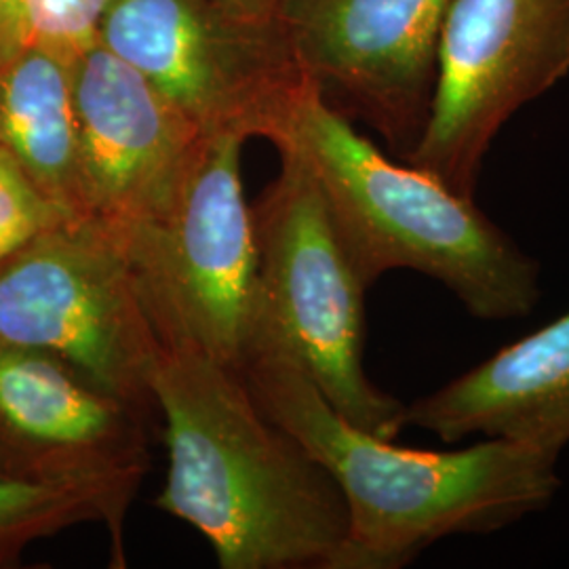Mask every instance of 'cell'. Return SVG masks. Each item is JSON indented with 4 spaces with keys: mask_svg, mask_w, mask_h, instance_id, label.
I'll return each instance as SVG.
<instances>
[{
    "mask_svg": "<svg viewBox=\"0 0 569 569\" xmlns=\"http://www.w3.org/2000/svg\"><path fill=\"white\" fill-rule=\"evenodd\" d=\"M148 420L60 357L0 342V470L131 502L150 468Z\"/></svg>",
    "mask_w": 569,
    "mask_h": 569,
    "instance_id": "8fae6325",
    "label": "cell"
},
{
    "mask_svg": "<svg viewBox=\"0 0 569 569\" xmlns=\"http://www.w3.org/2000/svg\"><path fill=\"white\" fill-rule=\"evenodd\" d=\"M68 220L77 218L53 203L16 159L0 150V264Z\"/></svg>",
    "mask_w": 569,
    "mask_h": 569,
    "instance_id": "9a60e30c",
    "label": "cell"
},
{
    "mask_svg": "<svg viewBox=\"0 0 569 569\" xmlns=\"http://www.w3.org/2000/svg\"><path fill=\"white\" fill-rule=\"evenodd\" d=\"M569 74V0H453L427 124L407 163L475 197L505 124Z\"/></svg>",
    "mask_w": 569,
    "mask_h": 569,
    "instance_id": "52a82bcc",
    "label": "cell"
},
{
    "mask_svg": "<svg viewBox=\"0 0 569 569\" xmlns=\"http://www.w3.org/2000/svg\"><path fill=\"white\" fill-rule=\"evenodd\" d=\"M154 399L169 451L157 507L201 531L220 568H333L348 531L345 498L266 416L241 371L163 350Z\"/></svg>",
    "mask_w": 569,
    "mask_h": 569,
    "instance_id": "7a4b0ae2",
    "label": "cell"
},
{
    "mask_svg": "<svg viewBox=\"0 0 569 569\" xmlns=\"http://www.w3.org/2000/svg\"><path fill=\"white\" fill-rule=\"evenodd\" d=\"M453 0H284L298 68L406 157L427 124L441 28Z\"/></svg>",
    "mask_w": 569,
    "mask_h": 569,
    "instance_id": "9c48e42d",
    "label": "cell"
},
{
    "mask_svg": "<svg viewBox=\"0 0 569 569\" xmlns=\"http://www.w3.org/2000/svg\"><path fill=\"white\" fill-rule=\"evenodd\" d=\"M284 0H222V7L237 18L249 23L262 26V16H270L274 9H281Z\"/></svg>",
    "mask_w": 569,
    "mask_h": 569,
    "instance_id": "ac0fdd59",
    "label": "cell"
},
{
    "mask_svg": "<svg viewBox=\"0 0 569 569\" xmlns=\"http://www.w3.org/2000/svg\"><path fill=\"white\" fill-rule=\"evenodd\" d=\"M253 28L204 0H112L96 41L203 133L270 140L305 72L291 53L262 56Z\"/></svg>",
    "mask_w": 569,
    "mask_h": 569,
    "instance_id": "ba28073f",
    "label": "cell"
},
{
    "mask_svg": "<svg viewBox=\"0 0 569 569\" xmlns=\"http://www.w3.org/2000/svg\"><path fill=\"white\" fill-rule=\"evenodd\" d=\"M30 42V0H0V63L20 56Z\"/></svg>",
    "mask_w": 569,
    "mask_h": 569,
    "instance_id": "e0dca14e",
    "label": "cell"
},
{
    "mask_svg": "<svg viewBox=\"0 0 569 569\" xmlns=\"http://www.w3.org/2000/svg\"><path fill=\"white\" fill-rule=\"evenodd\" d=\"M237 131L207 133L161 213L112 234L164 350L241 371L260 333V253Z\"/></svg>",
    "mask_w": 569,
    "mask_h": 569,
    "instance_id": "277c9868",
    "label": "cell"
},
{
    "mask_svg": "<svg viewBox=\"0 0 569 569\" xmlns=\"http://www.w3.org/2000/svg\"><path fill=\"white\" fill-rule=\"evenodd\" d=\"M0 150L53 203L79 218L70 56L32 41L20 56L0 63Z\"/></svg>",
    "mask_w": 569,
    "mask_h": 569,
    "instance_id": "4fadbf2b",
    "label": "cell"
},
{
    "mask_svg": "<svg viewBox=\"0 0 569 569\" xmlns=\"http://www.w3.org/2000/svg\"><path fill=\"white\" fill-rule=\"evenodd\" d=\"M131 502L91 486L42 483L0 470V569L20 566L32 542L81 523H103L112 538V566L124 568L122 526Z\"/></svg>",
    "mask_w": 569,
    "mask_h": 569,
    "instance_id": "5bb4252c",
    "label": "cell"
},
{
    "mask_svg": "<svg viewBox=\"0 0 569 569\" xmlns=\"http://www.w3.org/2000/svg\"><path fill=\"white\" fill-rule=\"evenodd\" d=\"M112 0H30L32 41L74 58L96 42L98 23Z\"/></svg>",
    "mask_w": 569,
    "mask_h": 569,
    "instance_id": "2e32d148",
    "label": "cell"
},
{
    "mask_svg": "<svg viewBox=\"0 0 569 569\" xmlns=\"http://www.w3.org/2000/svg\"><path fill=\"white\" fill-rule=\"evenodd\" d=\"M241 376L266 416L333 477L348 531L331 569L406 568L449 536L491 533L547 509L559 453L505 439L446 451L401 448L355 427L284 355L256 352Z\"/></svg>",
    "mask_w": 569,
    "mask_h": 569,
    "instance_id": "6da1fadb",
    "label": "cell"
},
{
    "mask_svg": "<svg viewBox=\"0 0 569 569\" xmlns=\"http://www.w3.org/2000/svg\"><path fill=\"white\" fill-rule=\"evenodd\" d=\"M72 98L79 218L121 234L167 209L207 133L98 41L72 58Z\"/></svg>",
    "mask_w": 569,
    "mask_h": 569,
    "instance_id": "30bf717a",
    "label": "cell"
},
{
    "mask_svg": "<svg viewBox=\"0 0 569 569\" xmlns=\"http://www.w3.org/2000/svg\"><path fill=\"white\" fill-rule=\"evenodd\" d=\"M407 427L443 443L505 439L569 446V310L406 406Z\"/></svg>",
    "mask_w": 569,
    "mask_h": 569,
    "instance_id": "7c38bea8",
    "label": "cell"
},
{
    "mask_svg": "<svg viewBox=\"0 0 569 569\" xmlns=\"http://www.w3.org/2000/svg\"><path fill=\"white\" fill-rule=\"evenodd\" d=\"M270 142L306 164L367 287L392 270H413L446 284L481 321L523 319L540 302L538 260L475 197L388 159L306 74Z\"/></svg>",
    "mask_w": 569,
    "mask_h": 569,
    "instance_id": "3957f363",
    "label": "cell"
},
{
    "mask_svg": "<svg viewBox=\"0 0 569 569\" xmlns=\"http://www.w3.org/2000/svg\"><path fill=\"white\" fill-rule=\"evenodd\" d=\"M0 342L60 357L146 420L159 411L163 345L121 244L91 220L58 224L0 264Z\"/></svg>",
    "mask_w": 569,
    "mask_h": 569,
    "instance_id": "8992f818",
    "label": "cell"
},
{
    "mask_svg": "<svg viewBox=\"0 0 569 569\" xmlns=\"http://www.w3.org/2000/svg\"><path fill=\"white\" fill-rule=\"evenodd\" d=\"M281 176L253 209L260 253L256 352L284 355L348 422L395 441L407 427L406 403L376 387L363 363L369 287L306 164L291 152H281Z\"/></svg>",
    "mask_w": 569,
    "mask_h": 569,
    "instance_id": "5b68a950",
    "label": "cell"
}]
</instances>
